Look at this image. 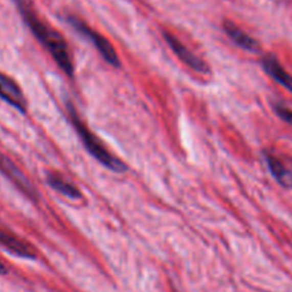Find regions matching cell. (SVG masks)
Listing matches in <instances>:
<instances>
[{
  "label": "cell",
  "mask_w": 292,
  "mask_h": 292,
  "mask_svg": "<svg viewBox=\"0 0 292 292\" xmlns=\"http://www.w3.org/2000/svg\"><path fill=\"white\" fill-rule=\"evenodd\" d=\"M14 3L19 9L20 16L23 17L27 27L32 30L34 37L46 47L47 52L52 54V57L57 63L60 70L67 74L69 77H73V59H72V54H70V50H69L64 37L57 30H54L53 27H50L40 19L29 0H14Z\"/></svg>",
  "instance_id": "obj_1"
},
{
  "label": "cell",
  "mask_w": 292,
  "mask_h": 292,
  "mask_svg": "<svg viewBox=\"0 0 292 292\" xmlns=\"http://www.w3.org/2000/svg\"><path fill=\"white\" fill-rule=\"evenodd\" d=\"M66 110L72 126L74 127L76 133L79 136V139L81 140L83 146L86 147L87 151L92 154L100 164H103L108 170H111L114 173H124L127 170L126 164L107 150V147L103 144V141L84 124V121L79 116L76 107L70 101L66 103Z\"/></svg>",
  "instance_id": "obj_2"
},
{
  "label": "cell",
  "mask_w": 292,
  "mask_h": 292,
  "mask_svg": "<svg viewBox=\"0 0 292 292\" xmlns=\"http://www.w3.org/2000/svg\"><path fill=\"white\" fill-rule=\"evenodd\" d=\"M67 21L70 23V26L73 27L77 33L81 34L84 39H87L92 44H93L94 49L99 52L100 56L106 60L110 66L120 67L119 54L116 52V49L111 46V43H110L104 36H101L100 33H97L94 29H92L90 26H87L83 20L77 19V17H74V16H69V17H67Z\"/></svg>",
  "instance_id": "obj_3"
},
{
  "label": "cell",
  "mask_w": 292,
  "mask_h": 292,
  "mask_svg": "<svg viewBox=\"0 0 292 292\" xmlns=\"http://www.w3.org/2000/svg\"><path fill=\"white\" fill-rule=\"evenodd\" d=\"M164 39H166L168 47L173 50L175 56L178 57L187 67H190L195 73L198 74H208L210 73V67L207 64V61L198 57L197 54L191 52L188 47L178 39L175 37L173 33L170 32H164Z\"/></svg>",
  "instance_id": "obj_4"
},
{
  "label": "cell",
  "mask_w": 292,
  "mask_h": 292,
  "mask_svg": "<svg viewBox=\"0 0 292 292\" xmlns=\"http://www.w3.org/2000/svg\"><path fill=\"white\" fill-rule=\"evenodd\" d=\"M0 99L5 100L7 104L19 110L20 113H26L27 100L20 86L12 77L0 72Z\"/></svg>",
  "instance_id": "obj_5"
},
{
  "label": "cell",
  "mask_w": 292,
  "mask_h": 292,
  "mask_svg": "<svg viewBox=\"0 0 292 292\" xmlns=\"http://www.w3.org/2000/svg\"><path fill=\"white\" fill-rule=\"evenodd\" d=\"M0 171L5 174L7 178L10 179L14 186L19 188L21 193H25L30 198H36V190L30 184V181L27 179L26 175L21 173L17 167L14 166L13 161H10L3 154H0Z\"/></svg>",
  "instance_id": "obj_6"
},
{
  "label": "cell",
  "mask_w": 292,
  "mask_h": 292,
  "mask_svg": "<svg viewBox=\"0 0 292 292\" xmlns=\"http://www.w3.org/2000/svg\"><path fill=\"white\" fill-rule=\"evenodd\" d=\"M0 245L3 246L6 251H9L13 255H17L20 258L34 259L36 258V251L30 244H27L26 241L19 238L17 235L0 230Z\"/></svg>",
  "instance_id": "obj_7"
},
{
  "label": "cell",
  "mask_w": 292,
  "mask_h": 292,
  "mask_svg": "<svg viewBox=\"0 0 292 292\" xmlns=\"http://www.w3.org/2000/svg\"><path fill=\"white\" fill-rule=\"evenodd\" d=\"M261 66L271 79L275 80L278 84H281L284 88L292 93V76L282 67V64L277 60L275 56H271V54L264 56L261 59Z\"/></svg>",
  "instance_id": "obj_8"
},
{
  "label": "cell",
  "mask_w": 292,
  "mask_h": 292,
  "mask_svg": "<svg viewBox=\"0 0 292 292\" xmlns=\"http://www.w3.org/2000/svg\"><path fill=\"white\" fill-rule=\"evenodd\" d=\"M222 27H224V32H226L227 36L233 40L237 46L241 47L242 50L254 52V53L259 50L258 41L254 39V37H251V36H248L242 29H239L237 25H234L233 21H228V20H227V21H224Z\"/></svg>",
  "instance_id": "obj_9"
},
{
  "label": "cell",
  "mask_w": 292,
  "mask_h": 292,
  "mask_svg": "<svg viewBox=\"0 0 292 292\" xmlns=\"http://www.w3.org/2000/svg\"><path fill=\"white\" fill-rule=\"evenodd\" d=\"M265 155L266 166L269 168V173L273 174V177L275 181L278 183L279 186L284 188H292V171L289 168H286V166L281 161V160L274 155L271 153H264Z\"/></svg>",
  "instance_id": "obj_10"
},
{
  "label": "cell",
  "mask_w": 292,
  "mask_h": 292,
  "mask_svg": "<svg viewBox=\"0 0 292 292\" xmlns=\"http://www.w3.org/2000/svg\"><path fill=\"white\" fill-rule=\"evenodd\" d=\"M47 184L52 187L54 191H57V193L61 194V195H64L66 198L74 199V201L81 198V193L79 191V188H76L74 184H72L70 181H67L66 178H63L60 174H47Z\"/></svg>",
  "instance_id": "obj_11"
},
{
  "label": "cell",
  "mask_w": 292,
  "mask_h": 292,
  "mask_svg": "<svg viewBox=\"0 0 292 292\" xmlns=\"http://www.w3.org/2000/svg\"><path fill=\"white\" fill-rule=\"evenodd\" d=\"M273 107L274 111H275V114L278 116L279 119L284 120L285 123H288V124H291L292 126V110L289 107H286L285 104H282V103H274Z\"/></svg>",
  "instance_id": "obj_12"
},
{
  "label": "cell",
  "mask_w": 292,
  "mask_h": 292,
  "mask_svg": "<svg viewBox=\"0 0 292 292\" xmlns=\"http://www.w3.org/2000/svg\"><path fill=\"white\" fill-rule=\"evenodd\" d=\"M7 273V269H6V266H5V264L0 261V274H6Z\"/></svg>",
  "instance_id": "obj_13"
}]
</instances>
